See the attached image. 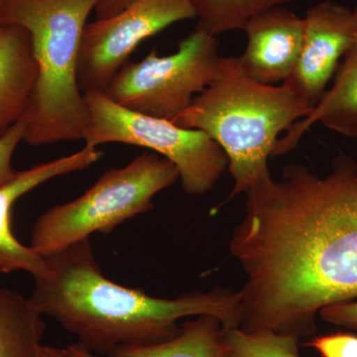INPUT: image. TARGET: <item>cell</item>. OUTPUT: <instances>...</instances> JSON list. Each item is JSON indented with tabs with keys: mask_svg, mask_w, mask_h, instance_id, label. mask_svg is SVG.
<instances>
[{
	"mask_svg": "<svg viewBox=\"0 0 357 357\" xmlns=\"http://www.w3.org/2000/svg\"><path fill=\"white\" fill-rule=\"evenodd\" d=\"M178 180V169L168 159L139 155L122 168L105 171L79 198L42 213L33 225L29 248L47 258L95 232L109 234L151 210L154 197Z\"/></svg>",
	"mask_w": 357,
	"mask_h": 357,
	"instance_id": "277c9868",
	"label": "cell"
},
{
	"mask_svg": "<svg viewBox=\"0 0 357 357\" xmlns=\"http://www.w3.org/2000/svg\"><path fill=\"white\" fill-rule=\"evenodd\" d=\"M45 331L44 316L29 298L0 288V357H37Z\"/></svg>",
	"mask_w": 357,
	"mask_h": 357,
	"instance_id": "5bb4252c",
	"label": "cell"
},
{
	"mask_svg": "<svg viewBox=\"0 0 357 357\" xmlns=\"http://www.w3.org/2000/svg\"><path fill=\"white\" fill-rule=\"evenodd\" d=\"M38 77L29 33L0 26V137L31 107Z\"/></svg>",
	"mask_w": 357,
	"mask_h": 357,
	"instance_id": "8fae6325",
	"label": "cell"
},
{
	"mask_svg": "<svg viewBox=\"0 0 357 357\" xmlns=\"http://www.w3.org/2000/svg\"><path fill=\"white\" fill-rule=\"evenodd\" d=\"M67 349L72 357H98L79 344H70Z\"/></svg>",
	"mask_w": 357,
	"mask_h": 357,
	"instance_id": "7402d4cb",
	"label": "cell"
},
{
	"mask_svg": "<svg viewBox=\"0 0 357 357\" xmlns=\"http://www.w3.org/2000/svg\"><path fill=\"white\" fill-rule=\"evenodd\" d=\"M312 110L286 84L251 79L236 56L220 57L213 81L173 122L204 131L222 148L234 181L229 201L270 174L268 159L279 136Z\"/></svg>",
	"mask_w": 357,
	"mask_h": 357,
	"instance_id": "7a4b0ae2",
	"label": "cell"
},
{
	"mask_svg": "<svg viewBox=\"0 0 357 357\" xmlns=\"http://www.w3.org/2000/svg\"><path fill=\"white\" fill-rule=\"evenodd\" d=\"M84 98L89 112L86 144L121 143L152 150L176 166L187 194L210 192L229 167L222 148L204 131L133 112L103 93H84Z\"/></svg>",
	"mask_w": 357,
	"mask_h": 357,
	"instance_id": "5b68a950",
	"label": "cell"
},
{
	"mask_svg": "<svg viewBox=\"0 0 357 357\" xmlns=\"http://www.w3.org/2000/svg\"><path fill=\"white\" fill-rule=\"evenodd\" d=\"M133 1L134 0H100L96 8V20H105L114 16Z\"/></svg>",
	"mask_w": 357,
	"mask_h": 357,
	"instance_id": "ffe728a7",
	"label": "cell"
},
{
	"mask_svg": "<svg viewBox=\"0 0 357 357\" xmlns=\"http://www.w3.org/2000/svg\"><path fill=\"white\" fill-rule=\"evenodd\" d=\"M37 357H72L68 349L50 347V345L41 344L39 347Z\"/></svg>",
	"mask_w": 357,
	"mask_h": 357,
	"instance_id": "44dd1931",
	"label": "cell"
},
{
	"mask_svg": "<svg viewBox=\"0 0 357 357\" xmlns=\"http://www.w3.org/2000/svg\"><path fill=\"white\" fill-rule=\"evenodd\" d=\"M297 63L284 84L314 109L328 91L342 59L356 41L357 15L344 4L324 0L307 9Z\"/></svg>",
	"mask_w": 357,
	"mask_h": 357,
	"instance_id": "ba28073f",
	"label": "cell"
},
{
	"mask_svg": "<svg viewBox=\"0 0 357 357\" xmlns=\"http://www.w3.org/2000/svg\"><path fill=\"white\" fill-rule=\"evenodd\" d=\"M354 11L357 15V6ZM318 122L342 135L357 137V36L338 66L332 86L311 114L296 122L287 134L277 141L272 157L290 152Z\"/></svg>",
	"mask_w": 357,
	"mask_h": 357,
	"instance_id": "7c38bea8",
	"label": "cell"
},
{
	"mask_svg": "<svg viewBox=\"0 0 357 357\" xmlns=\"http://www.w3.org/2000/svg\"><path fill=\"white\" fill-rule=\"evenodd\" d=\"M44 259L47 271L34 278L30 302L95 354L165 342L177 335L178 321L188 317L210 314L225 330L241 328L237 292L217 288L167 299L124 287L103 275L89 238Z\"/></svg>",
	"mask_w": 357,
	"mask_h": 357,
	"instance_id": "6da1fadb",
	"label": "cell"
},
{
	"mask_svg": "<svg viewBox=\"0 0 357 357\" xmlns=\"http://www.w3.org/2000/svg\"><path fill=\"white\" fill-rule=\"evenodd\" d=\"M102 156L98 147L86 144L76 153L18 172L10 182L0 188V273L26 271L37 278L47 271L44 258L29 246L21 244L11 231V208L15 202L51 178L88 168Z\"/></svg>",
	"mask_w": 357,
	"mask_h": 357,
	"instance_id": "30bf717a",
	"label": "cell"
},
{
	"mask_svg": "<svg viewBox=\"0 0 357 357\" xmlns=\"http://www.w3.org/2000/svg\"><path fill=\"white\" fill-rule=\"evenodd\" d=\"M198 24L196 28L218 37L234 30H243L251 18L273 7L294 0H190Z\"/></svg>",
	"mask_w": 357,
	"mask_h": 357,
	"instance_id": "9a60e30c",
	"label": "cell"
},
{
	"mask_svg": "<svg viewBox=\"0 0 357 357\" xmlns=\"http://www.w3.org/2000/svg\"><path fill=\"white\" fill-rule=\"evenodd\" d=\"M6 0H0V14H1L2 8H3L4 4H6ZM1 26V25H0Z\"/></svg>",
	"mask_w": 357,
	"mask_h": 357,
	"instance_id": "603a6c76",
	"label": "cell"
},
{
	"mask_svg": "<svg viewBox=\"0 0 357 357\" xmlns=\"http://www.w3.org/2000/svg\"><path fill=\"white\" fill-rule=\"evenodd\" d=\"M223 340L227 357H300V337L296 335L223 328Z\"/></svg>",
	"mask_w": 357,
	"mask_h": 357,
	"instance_id": "2e32d148",
	"label": "cell"
},
{
	"mask_svg": "<svg viewBox=\"0 0 357 357\" xmlns=\"http://www.w3.org/2000/svg\"><path fill=\"white\" fill-rule=\"evenodd\" d=\"M248 45L239 62L248 77L260 84H283L299 57L304 21L284 6L258 14L243 26Z\"/></svg>",
	"mask_w": 357,
	"mask_h": 357,
	"instance_id": "9c48e42d",
	"label": "cell"
},
{
	"mask_svg": "<svg viewBox=\"0 0 357 357\" xmlns=\"http://www.w3.org/2000/svg\"><path fill=\"white\" fill-rule=\"evenodd\" d=\"M100 0H6L0 25L24 28L38 77L24 141L33 146L84 139L88 103L77 82L79 48L89 14Z\"/></svg>",
	"mask_w": 357,
	"mask_h": 357,
	"instance_id": "3957f363",
	"label": "cell"
},
{
	"mask_svg": "<svg viewBox=\"0 0 357 357\" xmlns=\"http://www.w3.org/2000/svg\"><path fill=\"white\" fill-rule=\"evenodd\" d=\"M305 345L316 349L321 357H357V335L351 333L321 335Z\"/></svg>",
	"mask_w": 357,
	"mask_h": 357,
	"instance_id": "ac0fdd59",
	"label": "cell"
},
{
	"mask_svg": "<svg viewBox=\"0 0 357 357\" xmlns=\"http://www.w3.org/2000/svg\"><path fill=\"white\" fill-rule=\"evenodd\" d=\"M220 57L218 37L195 28L176 53L159 56L153 49L128 63L103 93L133 112L174 121L213 81Z\"/></svg>",
	"mask_w": 357,
	"mask_h": 357,
	"instance_id": "8992f818",
	"label": "cell"
},
{
	"mask_svg": "<svg viewBox=\"0 0 357 357\" xmlns=\"http://www.w3.org/2000/svg\"><path fill=\"white\" fill-rule=\"evenodd\" d=\"M319 316L331 325L357 331V300L325 307L319 311Z\"/></svg>",
	"mask_w": 357,
	"mask_h": 357,
	"instance_id": "d6986e66",
	"label": "cell"
},
{
	"mask_svg": "<svg viewBox=\"0 0 357 357\" xmlns=\"http://www.w3.org/2000/svg\"><path fill=\"white\" fill-rule=\"evenodd\" d=\"M109 357H227L222 321L210 314L185 321L175 337L146 345L119 347Z\"/></svg>",
	"mask_w": 357,
	"mask_h": 357,
	"instance_id": "4fadbf2b",
	"label": "cell"
},
{
	"mask_svg": "<svg viewBox=\"0 0 357 357\" xmlns=\"http://www.w3.org/2000/svg\"><path fill=\"white\" fill-rule=\"evenodd\" d=\"M30 122V109L0 137V188L10 182L18 171L14 170L11 160L16 147L24 140Z\"/></svg>",
	"mask_w": 357,
	"mask_h": 357,
	"instance_id": "e0dca14e",
	"label": "cell"
},
{
	"mask_svg": "<svg viewBox=\"0 0 357 357\" xmlns=\"http://www.w3.org/2000/svg\"><path fill=\"white\" fill-rule=\"evenodd\" d=\"M196 18L190 0H134L121 13L88 23L82 38L77 82L84 93H105L144 40Z\"/></svg>",
	"mask_w": 357,
	"mask_h": 357,
	"instance_id": "52a82bcc",
	"label": "cell"
}]
</instances>
